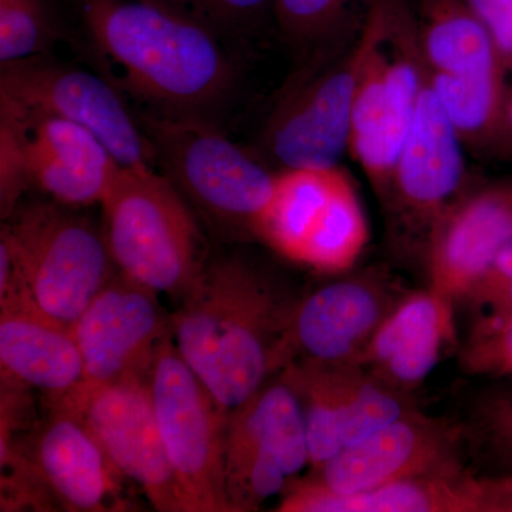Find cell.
Wrapping results in <instances>:
<instances>
[{"label": "cell", "instance_id": "e575fe53", "mask_svg": "<svg viewBox=\"0 0 512 512\" xmlns=\"http://www.w3.org/2000/svg\"><path fill=\"white\" fill-rule=\"evenodd\" d=\"M493 150L512 156V90L510 93L507 92L505 97L503 119H501Z\"/></svg>", "mask_w": 512, "mask_h": 512}, {"label": "cell", "instance_id": "6da1fadb", "mask_svg": "<svg viewBox=\"0 0 512 512\" xmlns=\"http://www.w3.org/2000/svg\"><path fill=\"white\" fill-rule=\"evenodd\" d=\"M109 80L144 109L215 121L238 67L217 32L158 0H80Z\"/></svg>", "mask_w": 512, "mask_h": 512}, {"label": "cell", "instance_id": "4dcf8cb0", "mask_svg": "<svg viewBox=\"0 0 512 512\" xmlns=\"http://www.w3.org/2000/svg\"><path fill=\"white\" fill-rule=\"evenodd\" d=\"M461 359L474 375L512 377V318L485 316Z\"/></svg>", "mask_w": 512, "mask_h": 512}, {"label": "cell", "instance_id": "44dd1931", "mask_svg": "<svg viewBox=\"0 0 512 512\" xmlns=\"http://www.w3.org/2000/svg\"><path fill=\"white\" fill-rule=\"evenodd\" d=\"M281 512H480L477 477L463 468L406 478L363 493H333L315 477L286 485Z\"/></svg>", "mask_w": 512, "mask_h": 512}, {"label": "cell", "instance_id": "e0dca14e", "mask_svg": "<svg viewBox=\"0 0 512 512\" xmlns=\"http://www.w3.org/2000/svg\"><path fill=\"white\" fill-rule=\"evenodd\" d=\"M463 146L446 113L424 79L412 130L407 137L384 201L406 220L430 231L456 200L466 175ZM429 238V237H427Z\"/></svg>", "mask_w": 512, "mask_h": 512}, {"label": "cell", "instance_id": "7402d4cb", "mask_svg": "<svg viewBox=\"0 0 512 512\" xmlns=\"http://www.w3.org/2000/svg\"><path fill=\"white\" fill-rule=\"evenodd\" d=\"M348 178L338 165L281 168L271 200L252 228V237L282 258L303 265Z\"/></svg>", "mask_w": 512, "mask_h": 512}, {"label": "cell", "instance_id": "2e32d148", "mask_svg": "<svg viewBox=\"0 0 512 512\" xmlns=\"http://www.w3.org/2000/svg\"><path fill=\"white\" fill-rule=\"evenodd\" d=\"M512 245V183L485 185L451 202L427 238L429 289L456 305Z\"/></svg>", "mask_w": 512, "mask_h": 512}, {"label": "cell", "instance_id": "8fae6325", "mask_svg": "<svg viewBox=\"0 0 512 512\" xmlns=\"http://www.w3.org/2000/svg\"><path fill=\"white\" fill-rule=\"evenodd\" d=\"M82 353V383L52 409L73 410L87 394L134 376H147L163 340L173 333L158 293L117 274L72 328Z\"/></svg>", "mask_w": 512, "mask_h": 512}, {"label": "cell", "instance_id": "603a6c76", "mask_svg": "<svg viewBox=\"0 0 512 512\" xmlns=\"http://www.w3.org/2000/svg\"><path fill=\"white\" fill-rule=\"evenodd\" d=\"M362 372L359 365L308 359L292 360L281 370L279 377L301 404L313 470L345 447L350 410Z\"/></svg>", "mask_w": 512, "mask_h": 512}, {"label": "cell", "instance_id": "d6a6232c", "mask_svg": "<svg viewBox=\"0 0 512 512\" xmlns=\"http://www.w3.org/2000/svg\"><path fill=\"white\" fill-rule=\"evenodd\" d=\"M493 39L505 69L512 67V0H466Z\"/></svg>", "mask_w": 512, "mask_h": 512}, {"label": "cell", "instance_id": "277c9868", "mask_svg": "<svg viewBox=\"0 0 512 512\" xmlns=\"http://www.w3.org/2000/svg\"><path fill=\"white\" fill-rule=\"evenodd\" d=\"M156 165L221 229L251 235L271 200L276 173L229 140L215 121L133 106Z\"/></svg>", "mask_w": 512, "mask_h": 512}, {"label": "cell", "instance_id": "52a82bcc", "mask_svg": "<svg viewBox=\"0 0 512 512\" xmlns=\"http://www.w3.org/2000/svg\"><path fill=\"white\" fill-rule=\"evenodd\" d=\"M382 8V35L367 59L353 103L349 151L384 200L412 130L427 66L410 3L382 0Z\"/></svg>", "mask_w": 512, "mask_h": 512}, {"label": "cell", "instance_id": "ba28073f", "mask_svg": "<svg viewBox=\"0 0 512 512\" xmlns=\"http://www.w3.org/2000/svg\"><path fill=\"white\" fill-rule=\"evenodd\" d=\"M158 429L188 512H229L224 443L229 412L185 363L173 333L148 372Z\"/></svg>", "mask_w": 512, "mask_h": 512}, {"label": "cell", "instance_id": "5bb4252c", "mask_svg": "<svg viewBox=\"0 0 512 512\" xmlns=\"http://www.w3.org/2000/svg\"><path fill=\"white\" fill-rule=\"evenodd\" d=\"M458 437L456 427L409 410L366 439L342 448L312 476L333 493L349 495L451 470L461 467Z\"/></svg>", "mask_w": 512, "mask_h": 512}, {"label": "cell", "instance_id": "3957f363", "mask_svg": "<svg viewBox=\"0 0 512 512\" xmlns=\"http://www.w3.org/2000/svg\"><path fill=\"white\" fill-rule=\"evenodd\" d=\"M114 265L130 281L180 302L207 264L197 217L156 167H121L100 204Z\"/></svg>", "mask_w": 512, "mask_h": 512}, {"label": "cell", "instance_id": "836d02e7", "mask_svg": "<svg viewBox=\"0 0 512 512\" xmlns=\"http://www.w3.org/2000/svg\"><path fill=\"white\" fill-rule=\"evenodd\" d=\"M481 512H512V473L477 477Z\"/></svg>", "mask_w": 512, "mask_h": 512}, {"label": "cell", "instance_id": "484cf974", "mask_svg": "<svg viewBox=\"0 0 512 512\" xmlns=\"http://www.w3.org/2000/svg\"><path fill=\"white\" fill-rule=\"evenodd\" d=\"M366 0H275L274 20L285 42L301 55H320L345 42Z\"/></svg>", "mask_w": 512, "mask_h": 512}, {"label": "cell", "instance_id": "8992f818", "mask_svg": "<svg viewBox=\"0 0 512 512\" xmlns=\"http://www.w3.org/2000/svg\"><path fill=\"white\" fill-rule=\"evenodd\" d=\"M74 210L53 200L29 202L0 234L29 302L69 329L119 274L101 227Z\"/></svg>", "mask_w": 512, "mask_h": 512}, {"label": "cell", "instance_id": "9a60e30c", "mask_svg": "<svg viewBox=\"0 0 512 512\" xmlns=\"http://www.w3.org/2000/svg\"><path fill=\"white\" fill-rule=\"evenodd\" d=\"M397 305L389 285L375 276L323 286L293 309L282 346V369L296 359L357 365Z\"/></svg>", "mask_w": 512, "mask_h": 512}, {"label": "cell", "instance_id": "1f68e13d", "mask_svg": "<svg viewBox=\"0 0 512 512\" xmlns=\"http://www.w3.org/2000/svg\"><path fill=\"white\" fill-rule=\"evenodd\" d=\"M494 318H512V245L504 249L466 296Z\"/></svg>", "mask_w": 512, "mask_h": 512}, {"label": "cell", "instance_id": "ac0fdd59", "mask_svg": "<svg viewBox=\"0 0 512 512\" xmlns=\"http://www.w3.org/2000/svg\"><path fill=\"white\" fill-rule=\"evenodd\" d=\"M26 456L53 501L66 511L130 510L119 471L76 414L52 409Z\"/></svg>", "mask_w": 512, "mask_h": 512}, {"label": "cell", "instance_id": "f546056e", "mask_svg": "<svg viewBox=\"0 0 512 512\" xmlns=\"http://www.w3.org/2000/svg\"><path fill=\"white\" fill-rule=\"evenodd\" d=\"M407 412L409 409L389 386L377 380L376 377L367 375L363 370L357 383L352 410H350L345 447L366 439L375 431L400 419Z\"/></svg>", "mask_w": 512, "mask_h": 512}, {"label": "cell", "instance_id": "4fadbf2b", "mask_svg": "<svg viewBox=\"0 0 512 512\" xmlns=\"http://www.w3.org/2000/svg\"><path fill=\"white\" fill-rule=\"evenodd\" d=\"M0 127L18 144L30 188L67 207L100 205L123 167L94 134L59 117L0 103Z\"/></svg>", "mask_w": 512, "mask_h": 512}, {"label": "cell", "instance_id": "d4e9b609", "mask_svg": "<svg viewBox=\"0 0 512 512\" xmlns=\"http://www.w3.org/2000/svg\"><path fill=\"white\" fill-rule=\"evenodd\" d=\"M427 77L461 143L476 150H493L507 97L504 70L463 76L427 69Z\"/></svg>", "mask_w": 512, "mask_h": 512}, {"label": "cell", "instance_id": "5b68a950", "mask_svg": "<svg viewBox=\"0 0 512 512\" xmlns=\"http://www.w3.org/2000/svg\"><path fill=\"white\" fill-rule=\"evenodd\" d=\"M383 29L382 0H366L355 36L313 57L269 117L261 150L281 168L333 167L349 150L350 120L363 70Z\"/></svg>", "mask_w": 512, "mask_h": 512}, {"label": "cell", "instance_id": "ffe728a7", "mask_svg": "<svg viewBox=\"0 0 512 512\" xmlns=\"http://www.w3.org/2000/svg\"><path fill=\"white\" fill-rule=\"evenodd\" d=\"M2 382L45 393L52 407L82 383V353L72 329L33 306L0 308Z\"/></svg>", "mask_w": 512, "mask_h": 512}, {"label": "cell", "instance_id": "7a4b0ae2", "mask_svg": "<svg viewBox=\"0 0 512 512\" xmlns=\"http://www.w3.org/2000/svg\"><path fill=\"white\" fill-rule=\"evenodd\" d=\"M295 299L261 268L237 255L208 258L171 315L185 363L227 412L281 372Z\"/></svg>", "mask_w": 512, "mask_h": 512}, {"label": "cell", "instance_id": "cb8c5ba5", "mask_svg": "<svg viewBox=\"0 0 512 512\" xmlns=\"http://www.w3.org/2000/svg\"><path fill=\"white\" fill-rule=\"evenodd\" d=\"M417 22L430 72L467 76L505 70L493 39L466 0H420Z\"/></svg>", "mask_w": 512, "mask_h": 512}, {"label": "cell", "instance_id": "d6986e66", "mask_svg": "<svg viewBox=\"0 0 512 512\" xmlns=\"http://www.w3.org/2000/svg\"><path fill=\"white\" fill-rule=\"evenodd\" d=\"M454 305L430 289L407 296L373 336L357 365L369 367L389 387L424 382L456 340Z\"/></svg>", "mask_w": 512, "mask_h": 512}, {"label": "cell", "instance_id": "f1b7e54d", "mask_svg": "<svg viewBox=\"0 0 512 512\" xmlns=\"http://www.w3.org/2000/svg\"><path fill=\"white\" fill-rule=\"evenodd\" d=\"M473 431L478 453L494 474L512 473V386L478 404Z\"/></svg>", "mask_w": 512, "mask_h": 512}, {"label": "cell", "instance_id": "7c38bea8", "mask_svg": "<svg viewBox=\"0 0 512 512\" xmlns=\"http://www.w3.org/2000/svg\"><path fill=\"white\" fill-rule=\"evenodd\" d=\"M67 412L99 441L111 464L160 512H188L158 429L147 376L100 387Z\"/></svg>", "mask_w": 512, "mask_h": 512}, {"label": "cell", "instance_id": "83f0119b", "mask_svg": "<svg viewBox=\"0 0 512 512\" xmlns=\"http://www.w3.org/2000/svg\"><path fill=\"white\" fill-rule=\"evenodd\" d=\"M227 39L245 36L274 18L275 0H158Z\"/></svg>", "mask_w": 512, "mask_h": 512}, {"label": "cell", "instance_id": "9c48e42d", "mask_svg": "<svg viewBox=\"0 0 512 512\" xmlns=\"http://www.w3.org/2000/svg\"><path fill=\"white\" fill-rule=\"evenodd\" d=\"M0 103L86 128L123 167H156L153 148L124 94L106 77L52 59L33 57L0 67Z\"/></svg>", "mask_w": 512, "mask_h": 512}, {"label": "cell", "instance_id": "30bf717a", "mask_svg": "<svg viewBox=\"0 0 512 512\" xmlns=\"http://www.w3.org/2000/svg\"><path fill=\"white\" fill-rule=\"evenodd\" d=\"M311 464L301 404L282 379L229 413L224 443L229 512L256 511Z\"/></svg>", "mask_w": 512, "mask_h": 512}, {"label": "cell", "instance_id": "4316f807", "mask_svg": "<svg viewBox=\"0 0 512 512\" xmlns=\"http://www.w3.org/2000/svg\"><path fill=\"white\" fill-rule=\"evenodd\" d=\"M60 36L50 0H0V64L50 55Z\"/></svg>", "mask_w": 512, "mask_h": 512}]
</instances>
